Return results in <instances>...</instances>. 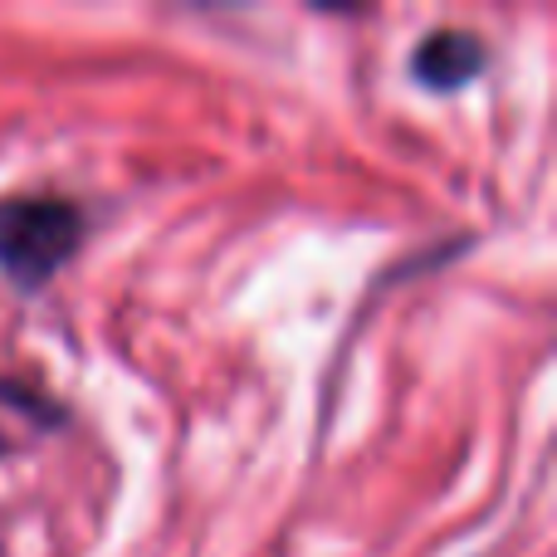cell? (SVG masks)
<instances>
[{
  "label": "cell",
  "mask_w": 557,
  "mask_h": 557,
  "mask_svg": "<svg viewBox=\"0 0 557 557\" xmlns=\"http://www.w3.org/2000/svg\"><path fill=\"white\" fill-rule=\"evenodd\" d=\"M78 235L84 221L74 206L54 196H10L0 201V270L20 288H39L78 250Z\"/></svg>",
  "instance_id": "cell-1"
},
{
  "label": "cell",
  "mask_w": 557,
  "mask_h": 557,
  "mask_svg": "<svg viewBox=\"0 0 557 557\" xmlns=\"http://www.w3.org/2000/svg\"><path fill=\"white\" fill-rule=\"evenodd\" d=\"M484 59H490V49L474 35H465V29H435V35H425V45L416 49L411 69H416V78L431 88H460L480 74Z\"/></svg>",
  "instance_id": "cell-2"
}]
</instances>
